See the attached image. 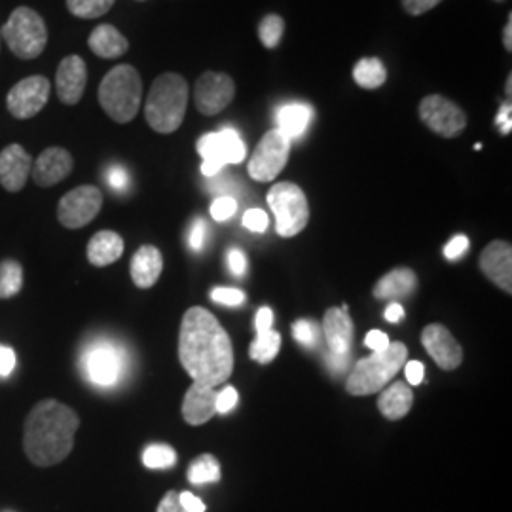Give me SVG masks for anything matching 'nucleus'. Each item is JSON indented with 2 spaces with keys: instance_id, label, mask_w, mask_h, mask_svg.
I'll return each mask as SVG.
<instances>
[{
  "instance_id": "1",
  "label": "nucleus",
  "mask_w": 512,
  "mask_h": 512,
  "mask_svg": "<svg viewBox=\"0 0 512 512\" xmlns=\"http://www.w3.org/2000/svg\"><path fill=\"white\" fill-rule=\"evenodd\" d=\"M179 361L194 382L219 387L230 380L234 372L232 340L211 311L196 306L184 313Z\"/></svg>"
},
{
  "instance_id": "2",
  "label": "nucleus",
  "mask_w": 512,
  "mask_h": 512,
  "mask_svg": "<svg viewBox=\"0 0 512 512\" xmlns=\"http://www.w3.org/2000/svg\"><path fill=\"white\" fill-rule=\"evenodd\" d=\"M80 418L71 406L46 399L29 412L23 427L25 456L37 467H52L69 458Z\"/></svg>"
},
{
  "instance_id": "3",
  "label": "nucleus",
  "mask_w": 512,
  "mask_h": 512,
  "mask_svg": "<svg viewBox=\"0 0 512 512\" xmlns=\"http://www.w3.org/2000/svg\"><path fill=\"white\" fill-rule=\"evenodd\" d=\"M188 107V84L181 74H160L147 97L145 118L158 133H173L181 128Z\"/></svg>"
},
{
  "instance_id": "4",
  "label": "nucleus",
  "mask_w": 512,
  "mask_h": 512,
  "mask_svg": "<svg viewBox=\"0 0 512 512\" xmlns=\"http://www.w3.org/2000/svg\"><path fill=\"white\" fill-rule=\"evenodd\" d=\"M408 361V348L403 342H389L382 351H374L370 357L361 359L349 374L346 389L353 397L374 395L385 389L399 370Z\"/></svg>"
},
{
  "instance_id": "5",
  "label": "nucleus",
  "mask_w": 512,
  "mask_h": 512,
  "mask_svg": "<svg viewBox=\"0 0 512 512\" xmlns=\"http://www.w3.org/2000/svg\"><path fill=\"white\" fill-rule=\"evenodd\" d=\"M143 80L131 65H116L99 86V103L118 124H129L141 109Z\"/></svg>"
},
{
  "instance_id": "6",
  "label": "nucleus",
  "mask_w": 512,
  "mask_h": 512,
  "mask_svg": "<svg viewBox=\"0 0 512 512\" xmlns=\"http://www.w3.org/2000/svg\"><path fill=\"white\" fill-rule=\"evenodd\" d=\"M0 35L6 40L12 54L19 59H35L48 44V29L44 19L27 6H19L10 14Z\"/></svg>"
},
{
  "instance_id": "7",
  "label": "nucleus",
  "mask_w": 512,
  "mask_h": 512,
  "mask_svg": "<svg viewBox=\"0 0 512 512\" xmlns=\"http://www.w3.org/2000/svg\"><path fill=\"white\" fill-rule=\"evenodd\" d=\"M268 205L274 211L275 232L281 238H294L308 226L310 205L298 184H274L268 192Z\"/></svg>"
},
{
  "instance_id": "8",
  "label": "nucleus",
  "mask_w": 512,
  "mask_h": 512,
  "mask_svg": "<svg viewBox=\"0 0 512 512\" xmlns=\"http://www.w3.org/2000/svg\"><path fill=\"white\" fill-rule=\"evenodd\" d=\"M196 148L202 156V173L209 179L217 177L228 164H241L247 154L245 143L232 128L205 133L198 139Z\"/></svg>"
},
{
  "instance_id": "9",
  "label": "nucleus",
  "mask_w": 512,
  "mask_h": 512,
  "mask_svg": "<svg viewBox=\"0 0 512 512\" xmlns=\"http://www.w3.org/2000/svg\"><path fill=\"white\" fill-rule=\"evenodd\" d=\"M291 141L279 131L270 129L260 143L256 145L255 152L249 160V175L258 183H270L275 181L277 175L285 169L291 154Z\"/></svg>"
},
{
  "instance_id": "10",
  "label": "nucleus",
  "mask_w": 512,
  "mask_h": 512,
  "mask_svg": "<svg viewBox=\"0 0 512 512\" xmlns=\"http://www.w3.org/2000/svg\"><path fill=\"white\" fill-rule=\"evenodd\" d=\"M421 122L444 139L458 137L467 128V114L452 99L433 93L420 103Z\"/></svg>"
},
{
  "instance_id": "11",
  "label": "nucleus",
  "mask_w": 512,
  "mask_h": 512,
  "mask_svg": "<svg viewBox=\"0 0 512 512\" xmlns=\"http://www.w3.org/2000/svg\"><path fill=\"white\" fill-rule=\"evenodd\" d=\"M103 207V192L92 186H78L67 192L57 205V220L69 230L84 228L92 222Z\"/></svg>"
},
{
  "instance_id": "12",
  "label": "nucleus",
  "mask_w": 512,
  "mask_h": 512,
  "mask_svg": "<svg viewBox=\"0 0 512 512\" xmlns=\"http://www.w3.org/2000/svg\"><path fill=\"white\" fill-rule=\"evenodd\" d=\"M82 370L92 384L112 387L124 372V353L110 342H95L82 357Z\"/></svg>"
},
{
  "instance_id": "13",
  "label": "nucleus",
  "mask_w": 512,
  "mask_h": 512,
  "mask_svg": "<svg viewBox=\"0 0 512 512\" xmlns=\"http://www.w3.org/2000/svg\"><path fill=\"white\" fill-rule=\"evenodd\" d=\"M234 97H236V84L232 76L226 73L207 71L198 78L194 88L196 109L205 116H217L234 101Z\"/></svg>"
},
{
  "instance_id": "14",
  "label": "nucleus",
  "mask_w": 512,
  "mask_h": 512,
  "mask_svg": "<svg viewBox=\"0 0 512 512\" xmlns=\"http://www.w3.org/2000/svg\"><path fill=\"white\" fill-rule=\"evenodd\" d=\"M50 82L44 76H29L18 82L6 97V107L18 120H29L46 107L50 99Z\"/></svg>"
},
{
  "instance_id": "15",
  "label": "nucleus",
  "mask_w": 512,
  "mask_h": 512,
  "mask_svg": "<svg viewBox=\"0 0 512 512\" xmlns=\"http://www.w3.org/2000/svg\"><path fill=\"white\" fill-rule=\"evenodd\" d=\"M421 344L442 370H456L463 363V349L444 325H429L421 332Z\"/></svg>"
},
{
  "instance_id": "16",
  "label": "nucleus",
  "mask_w": 512,
  "mask_h": 512,
  "mask_svg": "<svg viewBox=\"0 0 512 512\" xmlns=\"http://www.w3.org/2000/svg\"><path fill=\"white\" fill-rule=\"evenodd\" d=\"M88 84V69L80 55H67L61 59L55 74V90L63 105H76Z\"/></svg>"
},
{
  "instance_id": "17",
  "label": "nucleus",
  "mask_w": 512,
  "mask_h": 512,
  "mask_svg": "<svg viewBox=\"0 0 512 512\" xmlns=\"http://www.w3.org/2000/svg\"><path fill=\"white\" fill-rule=\"evenodd\" d=\"M480 270L495 287L512 293V247L507 241H492L478 258Z\"/></svg>"
},
{
  "instance_id": "18",
  "label": "nucleus",
  "mask_w": 512,
  "mask_h": 512,
  "mask_svg": "<svg viewBox=\"0 0 512 512\" xmlns=\"http://www.w3.org/2000/svg\"><path fill=\"white\" fill-rule=\"evenodd\" d=\"M74 160L65 148H46L33 164V179L38 186L48 188L65 181L73 171Z\"/></svg>"
},
{
  "instance_id": "19",
  "label": "nucleus",
  "mask_w": 512,
  "mask_h": 512,
  "mask_svg": "<svg viewBox=\"0 0 512 512\" xmlns=\"http://www.w3.org/2000/svg\"><path fill=\"white\" fill-rule=\"evenodd\" d=\"M31 156L21 145H8L0 152V184L8 192H19L31 175Z\"/></svg>"
},
{
  "instance_id": "20",
  "label": "nucleus",
  "mask_w": 512,
  "mask_h": 512,
  "mask_svg": "<svg viewBox=\"0 0 512 512\" xmlns=\"http://www.w3.org/2000/svg\"><path fill=\"white\" fill-rule=\"evenodd\" d=\"M217 387L194 384L188 387L183 401V418L190 425H202L217 414Z\"/></svg>"
},
{
  "instance_id": "21",
  "label": "nucleus",
  "mask_w": 512,
  "mask_h": 512,
  "mask_svg": "<svg viewBox=\"0 0 512 512\" xmlns=\"http://www.w3.org/2000/svg\"><path fill=\"white\" fill-rule=\"evenodd\" d=\"M164 270V256L154 245H143L131 258V279L139 289H150L158 283Z\"/></svg>"
},
{
  "instance_id": "22",
  "label": "nucleus",
  "mask_w": 512,
  "mask_h": 512,
  "mask_svg": "<svg viewBox=\"0 0 512 512\" xmlns=\"http://www.w3.org/2000/svg\"><path fill=\"white\" fill-rule=\"evenodd\" d=\"M323 330L330 353L349 355L353 342V321L346 311L330 308L323 319Z\"/></svg>"
},
{
  "instance_id": "23",
  "label": "nucleus",
  "mask_w": 512,
  "mask_h": 512,
  "mask_svg": "<svg viewBox=\"0 0 512 512\" xmlns=\"http://www.w3.org/2000/svg\"><path fill=\"white\" fill-rule=\"evenodd\" d=\"M418 277L410 268H395L385 274L372 289L374 298L378 300H401L416 291Z\"/></svg>"
},
{
  "instance_id": "24",
  "label": "nucleus",
  "mask_w": 512,
  "mask_h": 512,
  "mask_svg": "<svg viewBox=\"0 0 512 512\" xmlns=\"http://www.w3.org/2000/svg\"><path fill=\"white\" fill-rule=\"evenodd\" d=\"M412 404H414V393H412V387L406 382H395L387 389L380 391L378 408L387 420H403L408 416Z\"/></svg>"
},
{
  "instance_id": "25",
  "label": "nucleus",
  "mask_w": 512,
  "mask_h": 512,
  "mask_svg": "<svg viewBox=\"0 0 512 512\" xmlns=\"http://www.w3.org/2000/svg\"><path fill=\"white\" fill-rule=\"evenodd\" d=\"M277 129L293 143L300 139L313 120V109L306 103H289L277 110Z\"/></svg>"
},
{
  "instance_id": "26",
  "label": "nucleus",
  "mask_w": 512,
  "mask_h": 512,
  "mask_svg": "<svg viewBox=\"0 0 512 512\" xmlns=\"http://www.w3.org/2000/svg\"><path fill=\"white\" fill-rule=\"evenodd\" d=\"M122 255H124V239L112 230L97 232L88 243V260L97 268L114 264Z\"/></svg>"
},
{
  "instance_id": "27",
  "label": "nucleus",
  "mask_w": 512,
  "mask_h": 512,
  "mask_svg": "<svg viewBox=\"0 0 512 512\" xmlns=\"http://www.w3.org/2000/svg\"><path fill=\"white\" fill-rule=\"evenodd\" d=\"M88 44H90L93 54L103 57V59L122 57L129 50L128 38L112 25L95 27L92 35L88 38Z\"/></svg>"
},
{
  "instance_id": "28",
  "label": "nucleus",
  "mask_w": 512,
  "mask_h": 512,
  "mask_svg": "<svg viewBox=\"0 0 512 512\" xmlns=\"http://www.w3.org/2000/svg\"><path fill=\"white\" fill-rule=\"evenodd\" d=\"M353 80L365 90H378L387 80V69L378 57H363L353 69Z\"/></svg>"
},
{
  "instance_id": "29",
  "label": "nucleus",
  "mask_w": 512,
  "mask_h": 512,
  "mask_svg": "<svg viewBox=\"0 0 512 512\" xmlns=\"http://www.w3.org/2000/svg\"><path fill=\"white\" fill-rule=\"evenodd\" d=\"M279 349H281V334L274 329L264 330V332H256L255 342L251 344L249 355L256 363L268 365L277 357Z\"/></svg>"
},
{
  "instance_id": "30",
  "label": "nucleus",
  "mask_w": 512,
  "mask_h": 512,
  "mask_svg": "<svg viewBox=\"0 0 512 512\" xmlns=\"http://www.w3.org/2000/svg\"><path fill=\"white\" fill-rule=\"evenodd\" d=\"M188 480H190V484H194V486L219 482V459L215 458V456H211V454L198 456V458L190 463V467H188Z\"/></svg>"
},
{
  "instance_id": "31",
  "label": "nucleus",
  "mask_w": 512,
  "mask_h": 512,
  "mask_svg": "<svg viewBox=\"0 0 512 512\" xmlns=\"http://www.w3.org/2000/svg\"><path fill=\"white\" fill-rule=\"evenodd\" d=\"M23 287V270L16 260H4L0 264V298H12Z\"/></svg>"
},
{
  "instance_id": "32",
  "label": "nucleus",
  "mask_w": 512,
  "mask_h": 512,
  "mask_svg": "<svg viewBox=\"0 0 512 512\" xmlns=\"http://www.w3.org/2000/svg\"><path fill=\"white\" fill-rule=\"evenodd\" d=\"M116 0H67L69 12L82 19H95L105 16Z\"/></svg>"
},
{
  "instance_id": "33",
  "label": "nucleus",
  "mask_w": 512,
  "mask_h": 512,
  "mask_svg": "<svg viewBox=\"0 0 512 512\" xmlns=\"http://www.w3.org/2000/svg\"><path fill=\"white\" fill-rule=\"evenodd\" d=\"M283 33H285V21L277 14L266 16L258 25V38L268 50H274L279 46Z\"/></svg>"
},
{
  "instance_id": "34",
  "label": "nucleus",
  "mask_w": 512,
  "mask_h": 512,
  "mask_svg": "<svg viewBox=\"0 0 512 512\" xmlns=\"http://www.w3.org/2000/svg\"><path fill=\"white\" fill-rule=\"evenodd\" d=\"M143 463L148 469H169L177 463V452L167 444H150L143 452Z\"/></svg>"
},
{
  "instance_id": "35",
  "label": "nucleus",
  "mask_w": 512,
  "mask_h": 512,
  "mask_svg": "<svg viewBox=\"0 0 512 512\" xmlns=\"http://www.w3.org/2000/svg\"><path fill=\"white\" fill-rule=\"evenodd\" d=\"M293 334L296 338V342L304 344V346H310L313 348L319 340V329L315 323H311L308 319H300L293 325Z\"/></svg>"
},
{
  "instance_id": "36",
  "label": "nucleus",
  "mask_w": 512,
  "mask_h": 512,
  "mask_svg": "<svg viewBox=\"0 0 512 512\" xmlns=\"http://www.w3.org/2000/svg\"><path fill=\"white\" fill-rule=\"evenodd\" d=\"M238 209V202L232 196H220L215 202L211 203V217L215 220H228L234 217Z\"/></svg>"
},
{
  "instance_id": "37",
  "label": "nucleus",
  "mask_w": 512,
  "mask_h": 512,
  "mask_svg": "<svg viewBox=\"0 0 512 512\" xmlns=\"http://www.w3.org/2000/svg\"><path fill=\"white\" fill-rule=\"evenodd\" d=\"M211 298L224 306H241L245 302V293L239 289H228V287H217L213 289Z\"/></svg>"
},
{
  "instance_id": "38",
  "label": "nucleus",
  "mask_w": 512,
  "mask_h": 512,
  "mask_svg": "<svg viewBox=\"0 0 512 512\" xmlns=\"http://www.w3.org/2000/svg\"><path fill=\"white\" fill-rule=\"evenodd\" d=\"M245 228H249L251 232H264L268 228V215L262 209H249L243 217Z\"/></svg>"
},
{
  "instance_id": "39",
  "label": "nucleus",
  "mask_w": 512,
  "mask_h": 512,
  "mask_svg": "<svg viewBox=\"0 0 512 512\" xmlns=\"http://www.w3.org/2000/svg\"><path fill=\"white\" fill-rule=\"evenodd\" d=\"M236 404H238V391L232 385L224 387L217 395V412L219 414H228L230 410L236 408Z\"/></svg>"
},
{
  "instance_id": "40",
  "label": "nucleus",
  "mask_w": 512,
  "mask_h": 512,
  "mask_svg": "<svg viewBox=\"0 0 512 512\" xmlns=\"http://www.w3.org/2000/svg\"><path fill=\"white\" fill-rule=\"evenodd\" d=\"M403 8L410 16H423L429 10L437 8L442 0H401Z\"/></svg>"
},
{
  "instance_id": "41",
  "label": "nucleus",
  "mask_w": 512,
  "mask_h": 512,
  "mask_svg": "<svg viewBox=\"0 0 512 512\" xmlns=\"http://www.w3.org/2000/svg\"><path fill=\"white\" fill-rule=\"evenodd\" d=\"M18 363L16 351L0 344V378H8Z\"/></svg>"
},
{
  "instance_id": "42",
  "label": "nucleus",
  "mask_w": 512,
  "mask_h": 512,
  "mask_svg": "<svg viewBox=\"0 0 512 512\" xmlns=\"http://www.w3.org/2000/svg\"><path fill=\"white\" fill-rule=\"evenodd\" d=\"M205 236H207V224L202 219L194 220L192 228H190V236H188V243L194 251H202L205 245Z\"/></svg>"
},
{
  "instance_id": "43",
  "label": "nucleus",
  "mask_w": 512,
  "mask_h": 512,
  "mask_svg": "<svg viewBox=\"0 0 512 512\" xmlns=\"http://www.w3.org/2000/svg\"><path fill=\"white\" fill-rule=\"evenodd\" d=\"M467 249H469L467 236H456V238L450 239V243L444 247V256L448 260H458L467 253Z\"/></svg>"
},
{
  "instance_id": "44",
  "label": "nucleus",
  "mask_w": 512,
  "mask_h": 512,
  "mask_svg": "<svg viewBox=\"0 0 512 512\" xmlns=\"http://www.w3.org/2000/svg\"><path fill=\"white\" fill-rule=\"evenodd\" d=\"M107 181H109L110 188L122 192V190L128 188V171L124 167H120V165H114V167H110L109 173H107Z\"/></svg>"
},
{
  "instance_id": "45",
  "label": "nucleus",
  "mask_w": 512,
  "mask_h": 512,
  "mask_svg": "<svg viewBox=\"0 0 512 512\" xmlns=\"http://www.w3.org/2000/svg\"><path fill=\"white\" fill-rule=\"evenodd\" d=\"M404 372H406V384L420 385L425 376V368L421 365L420 361H406L404 365Z\"/></svg>"
},
{
  "instance_id": "46",
  "label": "nucleus",
  "mask_w": 512,
  "mask_h": 512,
  "mask_svg": "<svg viewBox=\"0 0 512 512\" xmlns=\"http://www.w3.org/2000/svg\"><path fill=\"white\" fill-rule=\"evenodd\" d=\"M228 266H230L232 274H245V270H247V256H245L241 249H232L228 253Z\"/></svg>"
},
{
  "instance_id": "47",
  "label": "nucleus",
  "mask_w": 512,
  "mask_h": 512,
  "mask_svg": "<svg viewBox=\"0 0 512 512\" xmlns=\"http://www.w3.org/2000/svg\"><path fill=\"white\" fill-rule=\"evenodd\" d=\"M365 344L368 348L372 349V351H382V349L389 346V338H387V334L382 332V330H370V332L366 334Z\"/></svg>"
},
{
  "instance_id": "48",
  "label": "nucleus",
  "mask_w": 512,
  "mask_h": 512,
  "mask_svg": "<svg viewBox=\"0 0 512 512\" xmlns=\"http://www.w3.org/2000/svg\"><path fill=\"white\" fill-rule=\"evenodd\" d=\"M156 512H186L183 509V505H181V501H179V492H167L164 495V499L160 501V505H158V511Z\"/></svg>"
},
{
  "instance_id": "49",
  "label": "nucleus",
  "mask_w": 512,
  "mask_h": 512,
  "mask_svg": "<svg viewBox=\"0 0 512 512\" xmlns=\"http://www.w3.org/2000/svg\"><path fill=\"white\" fill-rule=\"evenodd\" d=\"M179 501L183 505V509L186 512H205V503H203L200 497H196L190 492H183L179 494Z\"/></svg>"
},
{
  "instance_id": "50",
  "label": "nucleus",
  "mask_w": 512,
  "mask_h": 512,
  "mask_svg": "<svg viewBox=\"0 0 512 512\" xmlns=\"http://www.w3.org/2000/svg\"><path fill=\"white\" fill-rule=\"evenodd\" d=\"M272 325H274V311L270 310V308H260L258 313H256V332L270 330Z\"/></svg>"
},
{
  "instance_id": "51",
  "label": "nucleus",
  "mask_w": 512,
  "mask_h": 512,
  "mask_svg": "<svg viewBox=\"0 0 512 512\" xmlns=\"http://www.w3.org/2000/svg\"><path fill=\"white\" fill-rule=\"evenodd\" d=\"M512 107L511 103H505L501 109H499V114H497V126L501 129V133H505V135H509L512 129Z\"/></svg>"
},
{
  "instance_id": "52",
  "label": "nucleus",
  "mask_w": 512,
  "mask_h": 512,
  "mask_svg": "<svg viewBox=\"0 0 512 512\" xmlns=\"http://www.w3.org/2000/svg\"><path fill=\"white\" fill-rule=\"evenodd\" d=\"M327 365H329L332 372L342 374L344 370H348L349 355H336V353H330L329 351V355H327Z\"/></svg>"
},
{
  "instance_id": "53",
  "label": "nucleus",
  "mask_w": 512,
  "mask_h": 512,
  "mask_svg": "<svg viewBox=\"0 0 512 512\" xmlns=\"http://www.w3.org/2000/svg\"><path fill=\"white\" fill-rule=\"evenodd\" d=\"M403 317V306H401L399 302H391V304L387 306V310H385V319H387L389 323H399Z\"/></svg>"
},
{
  "instance_id": "54",
  "label": "nucleus",
  "mask_w": 512,
  "mask_h": 512,
  "mask_svg": "<svg viewBox=\"0 0 512 512\" xmlns=\"http://www.w3.org/2000/svg\"><path fill=\"white\" fill-rule=\"evenodd\" d=\"M503 44H505L507 52H512V14H509L507 25L503 29Z\"/></svg>"
},
{
  "instance_id": "55",
  "label": "nucleus",
  "mask_w": 512,
  "mask_h": 512,
  "mask_svg": "<svg viewBox=\"0 0 512 512\" xmlns=\"http://www.w3.org/2000/svg\"><path fill=\"white\" fill-rule=\"evenodd\" d=\"M507 95L511 97L512 95V76L509 74V78H507Z\"/></svg>"
}]
</instances>
